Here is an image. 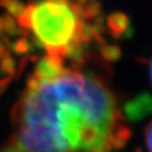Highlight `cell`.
<instances>
[{
    "label": "cell",
    "instance_id": "3",
    "mask_svg": "<svg viewBox=\"0 0 152 152\" xmlns=\"http://www.w3.org/2000/svg\"><path fill=\"white\" fill-rule=\"evenodd\" d=\"M145 102H150V98H138L135 99L134 102H132L129 105H127L126 110L127 113H129V115L132 118H139L144 114V110H148L150 108V103H146Z\"/></svg>",
    "mask_w": 152,
    "mask_h": 152
},
{
    "label": "cell",
    "instance_id": "5",
    "mask_svg": "<svg viewBox=\"0 0 152 152\" xmlns=\"http://www.w3.org/2000/svg\"><path fill=\"white\" fill-rule=\"evenodd\" d=\"M0 152H16V151H13L11 147H6L5 150H3V151H0Z\"/></svg>",
    "mask_w": 152,
    "mask_h": 152
},
{
    "label": "cell",
    "instance_id": "4",
    "mask_svg": "<svg viewBox=\"0 0 152 152\" xmlns=\"http://www.w3.org/2000/svg\"><path fill=\"white\" fill-rule=\"evenodd\" d=\"M145 137H146V147H147V150L150 151V150H151V126H150V125H148L147 128H146Z\"/></svg>",
    "mask_w": 152,
    "mask_h": 152
},
{
    "label": "cell",
    "instance_id": "1",
    "mask_svg": "<svg viewBox=\"0 0 152 152\" xmlns=\"http://www.w3.org/2000/svg\"><path fill=\"white\" fill-rule=\"evenodd\" d=\"M16 152H115L129 129L96 74L42 59L12 113Z\"/></svg>",
    "mask_w": 152,
    "mask_h": 152
},
{
    "label": "cell",
    "instance_id": "2",
    "mask_svg": "<svg viewBox=\"0 0 152 152\" xmlns=\"http://www.w3.org/2000/svg\"><path fill=\"white\" fill-rule=\"evenodd\" d=\"M7 7L46 58L60 64L83 58L85 47L98 37L91 24L98 12L92 0H34L28 5L9 1Z\"/></svg>",
    "mask_w": 152,
    "mask_h": 152
}]
</instances>
